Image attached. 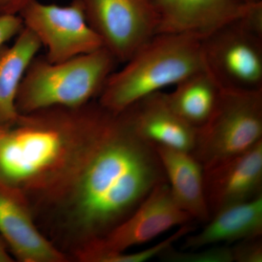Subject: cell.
Instances as JSON below:
<instances>
[{
	"label": "cell",
	"instance_id": "6da1fadb",
	"mask_svg": "<svg viewBox=\"0 0 262 262\" xmlns=\"http://www.w3.org/2000/svg\"><path fill=\"white\" fill-rule=\"evenodd\" d=\"M165 172L154 148L108 111L97 141L68 183L33 210L42 233L72 260L130 216Z\"/></svg>",
	"mask_w": 262,
	"mask_h": 262
},
{
	"label": "cell",
	"instance_id": "7a4b0ae2",
	"mask_svg": "<svg viewBox=\"0 0 262 262\" xmlns=\"http://www.w3.org/2000/svg\"><path fill=\"white\" fill-rule=\"evenodd\" d=\"M108 113L95 100L78 108L20 114L0 132V182L23 193L32 210L40 206L80 168Z\"/></svg>",
	"mask_w": 262,
	"mask_h": 262
},
{
	"label": "cell",
	"instance_id": "3957f363",
	"mask_svg": "<svg viewBox=\"0 0 262 262\" xmlns=\"http://www.w3.org/2000/svg\"><path fill=\"white\" fill-rule=\"evenodd\" d=\"M124 63L110 75L97 98L101 106L114 113L203 70L201 39L158 33Z\"/></svg>",
	"mask_w": 262,
	"mask_h": 262
},
{
	"label": "cell",
	"instance_id": "277c9868",
	"mask_svg": "<svg viewBox=\"0 0 262 262\" xmlns=\"http://www.w3.org/2000/svg\"><path fill=\"white\" fill-rule=\"evenodd\" d=\"M117 63L104 47L58 63L36 56L19 87L17 110L27 114L58 106H83L98 98Z\"/></svg>",
	"mask_w": 262,
	"mask_h": 262
},
{
	"label": "cell",
	"instance_id": "5b68a950",
	"mask_svg": "<svg viewBox=\"0 0 262 262\" xmlns=\"http://www.w3.org/2000/svg\"><path fill=\"white\" fill-rule=\"evenodd\" d=\"M203 70L222 90H262V2L201 39Z\"/></svg>",
	"mask_w": 262,
	"mask_h": 262
},
{
	"label": "cell",
	"instance_id": "8992f818",
	"mask_svg": "<svg viewBox=\"0 0 262 262\" xmlns=\"http://www.w3.org/2000/svg\"><path fill=\"white\" fill-rule=\"evenodd\" d=\"M261 141L262 90H222L209 120L196 130L191 153L206 168L245 152Z\"/></svg>",
	"mask_w": 262,
	"mask_h": 262
},
{
	"label": "cell",
	"instance_id": "52a82bcc",
	"mask_svg": "<svg viewBox=\"0 0 262 262\" xmlns=\"http://www.w3.org/2000/svg\"><path fill=\"white\" fill-rule=\"evenodd\" d=\"M192 220L174 201L166 181L157 185L128 218L102 239L76 253L72 259L102 262L110 255L125 252L133 246L146 244L169 229Z\"/></svg>",
	"mask_w": 262,
	"mask_h": 262
},
{
	"label": "cell",
	"instance_id": "ba28073f",
	"mask_svg": "<svg viewBox=\"0 0 262 262\" xmlns=\"http://www.w3.org/2000/svg\"><path fill=\"white\" fill-rule=\"evenodd\" d=\"M88 23L118 63H125L158 32L152 0H80Z\"/></svg>",
	"mask_w": 262,
	"mask_h": 262
},
{
	"label": "cell",
	"instance_id": "9c48e42d",
	"mask_svg": "<svg viewBox=\"0 0 262 262\" xmlns=\"http://www.w3.org/2000/svg\"><path fill=\"white\" fill-rule=\"evenodd\" d=\"M27 27L47 49L45 58L58 63L103 48L88 23L80 0L70 5L44 4L38 0L19 14Z\"/></svg>",
	"mask_w": 262,
	"mask_h": 262
},
{
	"label": "cell",
	"instance_id": "30bf717a",
	"mask_svg": "<svg viewBox=\"0 0 262 262\" xmlns=\"http://www.w3.org/2000/svg\"><path fill=\"white\" fill-rule=\"evenodd\" d=\"M0 237L10 254L20 262L70 261L42 233L27 198L0 182Z\"/></svg>",
	"mask_w": 262,
	"mask_h": 262
},
{
	"label": "cell",
	"instance_id": "8fae6325",
	"mask_svg": "<svg viewBox=\"0 0 262 262\" xmlns=\"http://www.w3.org/2000/svg\"><path fill=\"white\" fill-rule=\"evenodd\" d=\"M207 206L213 215L262 195V141L241 154L203 168Z\"/></svg>",
	"mask_w": 262,
	"mask_h": 262
},
{
	"label": "cell",
	"instance_id": "7c38bea8",
	"mask_svg": "<svg viewBox=\"0 0 262 262\" xmlns=\"http://www.w3.org/2000/svg\"><path fill=\"white\" fill-rule=\"evenodd\" d=\"M158 33L203 39L246 14L253 5L244 0H152Z\"/></svg>",
	"mask_w": 262,
	"mask_h": 262
},
{
	"label": "cell",
	"instance_id": "4fadbf2b",
	"mask_svg": "<svg viewBox=\"0 0 262 262\" xmlns=\"http://www.w3.org/2000/svg\"><path fill=\"white\" fill-rule=\"evenodd\" d=\"M120 113L136 135L151 146L190 153L194 149L196 129L172 110L163 91L141 98Z\"/></svg>",
	"mask_w": 262,
	"mask_h": 262
},
{
	"label": "cell",
	"instance_id": "5bb4252c",
	"mask_svg": "<svg viewBox=\"0 0 262 262\" xmlns=\"http://www.w3.org/2000/svg\"><path fill=\"white\" fill-rule=\"evenodd\" d=\"M165 172L174 201L192 216L206 223L211 219L204 190V169L192 153L153 146Z\"/></svg>",
	"mask_w": 262,
	"mask_h": 262
},
{
	"label": "cell",
	"instance_id": "9a60e30c",
	"mask_svg": "<svg viewBox=\"0 0 262 262\" xmlns=\"http://www.w3.org/2000/svg\"><path fill=\"white\" fill-rule=\"evenodd\" d=\"M261 236L262 195L227 207L211 215L203 230L188 234L182 249L195 250Z\"/></svg>",
	"mask_w": 262,
	"mask_h": 262
},
{
	"label": "cell",
	"instance_id": "2e32d148",
	"mask_svg": "<svg viewBox=\"0 0 262 262\" xmlns=\"http://www.w3.org/2000/svg\"><path fill=\"white\" fill-rule=\"evenodd\" d=\"M41 47L37 36L24 27L11 46L0 48V126H11L20 116L16 108L19 87Z\"/></svg>",
	"mask_w": 262,
	"mask_h": 262
},
{
	"label": "cell",
	"instance_id": "e0dca14e",
	"mask_svg": "<svg viewBox=\"0 0 262 262\" xmlns=\"http://www.w3.org/2000/svg\"><path fill=\"white\" fill-rule=\"evenodd\" d=\"M222 89L206 70L198 71L165 93L169 106L191 126L201 128L218 103Z\"/></svg>",
	"mask_w": 262,
	"mask_h": 262
},
{
	"label": "cell",
	"instance_id": "ac0fdd59",
	"mask_svg": "<svg viewBox=\"0 0 262 262\" xmlns=\"http://www.w3.org/2000/svg\"><path fill=\"white\" fill-rule=\"evenodd\" d=\"M177 251L173 246L160 253L158 258L165 262H233L232 247L227 246H207L195 250Z\"/></svg>",
	"mask_w": 262,
	"mask_h": 262
},
{
	"label": "cell",
	"instance_id": "d6986e66",
	"mask_svg": "<svg viewBox=\"0 0 262 262\" xmlns=\"http://www.w3.org/2000/svg\"><path fill=\"white\" fill-rule=\"evenodd\" d=\"M261 237L243 239L232 246V255L236 262H261Z\"/></svg>",
	"mask_w": 262,
	"mask_h": 262
},
{
	"label": "cell",
	"instance_id": "ffe728a7",
	"mask_svg": "<svg viewBox=\"0 0 262 262\" xmlns=\"http://www.w3.org/2000/svg\"><path fill=\"white\" fill-rule=\"evenodd\" d=\"M21 17L16 15H0V48L17 35L24 29Z\"/></svg>",
	"mask_w": 262,
	"mask_h": 262
},
{
	"label": "cell",
	"instance_id": "44dd1931",
	"mask_svg": "<svg viewBox=\"0 0 262 262\" xmlns=\"http://www.w3.org/2000/svg\"><path fill=\"white\" fill-rule=\"evenodd\" d=\"M35 1L37 0H0V15H19Z\"/></svg>",
	"mask_w": 262,
	"mask_h": 262
},
{
	"label": "cell",
	"instance_id": "7402d4cb",
	"mask_svg": "<svg viewBox=\"0 0 262 262\" xmlns=\"http://www.w3.org/2000/svg\"><path fill=\"white\" fill-rule=\"evenodd\" d=\"M12 261H14V258L10 254L5 241L0 237V262Z\"/></svg>",
	"mask_w": 262,
	"mask_h": 262
},
{
	"label": "cell",
	"instance_id": "603a6c76",
	"mask_svg": "<svg viewBox=\"0 0 262 262\" xmlns=\"http://www.w3.org/2000/svg\"><path fill=\"white\" fill-rule=\"evenodd\" d=\"M244 1L248 3V4H254V3H260V2H262V0H244Z\"/></svg>",
	"mask_w": 262,
	"mask_h": 262
},
{
	"label": "cell",
	"instance_id": "cb8c5ba5",
	"mask_svg": "<svg viewBox=\"0 0 262 262\" xmlns=\"http://www.w3.org/2000/svg\"><path fill=\"white\" fill-rule=\"evenodd\" d=\"M3 127L0 126V132H1L2 129H3Z\"/></svg>",
	"mask_w": 262,
	"mask_h": 262
}]
</instances>
